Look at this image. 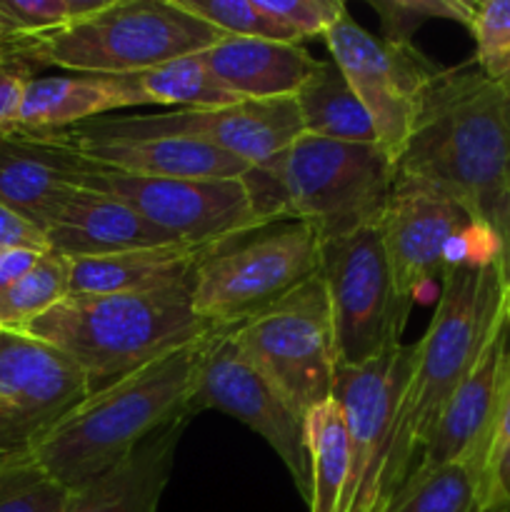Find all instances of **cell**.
Instances as JSON below:
<instances>
[{
	"instance_id": "1",
	"label": "cell",
	"mask_w": 510,
	"mask_h": 512,
	"mask_svg": "<svg viewBox=\"0 0 510 512\" xmlns=\"http://www.w3.org/2000/svg\"><path fill=\"white\" fill-rule=\"evenodd\" d=\"M413 178L453 198L493 233L510 198V128L503 88L473 65L443 68L430 85L408 143L395 163Z\"/></svg>"
},
{
	"instance_id": "2",
	"label": "cell",
	"mask_w": 510,
	"mask_h": 512,
	"mask_svg": "<svg viewBox=\"0 0 510 512\" xmlns=\"http://www.w3.org/2000/svg\"><path fill=\"white\" fill-rule=\"evenodd\" d=\"M503 313V285L495 258L453 265L440 280V298L423 338L415 343L413 375L400 403L383 500L408 480L458 385L480 358Z\"/></svg>"
},
{
	"instance_id": "3",
	"label": "cell",
	"mask_w": 510,
	"mask_h": 512,
	"mask_svg": "<svg viewBox=\"0 0 510 512\" xmlns=\"http://www.w3.org/2000/svg\"><path fill=\"white\" fill-rule=\"evenodd\" d=\"M203 338L90 393L40 440L33 458L75 493L118 468L160 428L190 418V385Z\"/></svg>"
},
{
	"instance_id": "4",
	"label": "cell",
	"mask_w": 510,
	"mask_h": 512,
	"mask_svg": "<svg viewBox=\"0 0 510 512\" xmlns=\"http://www.w3.org/2000/svg\"><path fill=\"white\" fill-rule=\"evenodd\" d=\"M193 308V278L145 293L68 295L25 333L83 370L90 393L210 333Z\"/></svg>"
},
{
	"instance_id": "5",
	"label": "cell",
	"mask_w": 510,
	"mask_h": 512,
	"mask_svg": "<svg viewBox=\"0 0 510 512\" xmlns=\"http://www.w3.org/2000/svg\"><path fill=\"white\" fill-rule=\"evenodd\" d=\"M223 38L175 0H108L68 28L18 40L38 68L55 65L68 73L133 75L203 53Z\"/></svg>"
},
{
	"instance_id": "6",
	"label": "cell",
	"mask_w": 510,
	"mask_h": 512,
	"mask_svg": "<svg viewBox=\"0 0 510 512\" xmlns=\"http://www.w3.org/2000/svg\"><path fill=\"white\" fill-rule=\"evenodd\" d=\"M288 220L310 225L320 243L378 228L398 170L378 148L300 135L278 153Z\"/></svg>"
},
{
	"instance_id": "7",
	"label": "cell",
	"mask_w": 510,
	"mask_h": 512,
	"mask_svg": "<svg viewBox=\"0 0 510 512\" xmlns=\"http://www.w3.org/2000/svg\"><path fill=\"white\" fill-rule=\"evenodd\" d=\"M320 273V238L290 220L210 250L193 275V308L210 328H235Z\"/></svg>"
},
{
	"instance_id": "8",
	"label": "cell",
	"mask_w": 510,
	"mask_h": 512,
	"mask_svg": "<svg viewBox=\"0 0 510 512\" xmlns=\"http://www.w3.org/2000/svg\"><path fill=\"white\" fill-rule=\"evenodd\" d=\"M230 338L303 418L333 398L340 360L320 273L273 308L230 328Z\"/></svg>"
},
{
	"instance_id": "9",
	"label": "cell",
	"mask_w": 510,
	"mask_h": 512,
	"mask_svg": "<svg viewBox=\"0 0 510 512\" xmlns=\"http://www.w3.org/2000/svg\"><path fill=\"white\" fill-rule=\"evenodd\" d=\"M320 278L340 365L358 368L403 345L413 303L395 288L378 228L320 243Z\"/></svg>"
},
{
	"instance_id": "10",
	"label": "cell",
	"mask_w": 510,
	"mask_h": 512,
	"mask_svg": "<svg viewBox=\"0 0 510 512\" xmlns=\"http://www.w3.org/2000/svg\"><path fill=\"white\" fill-rule=\"evenodd\" d=\"M395 288L413 303L425 285L473 258H495V238L465 208L413 178H395L378 223Z\"/></svg>"
},
{
	"instance_id": "11",
	"label": "cell",
	"mask_w": 510,
	"mask_h": 512,
	"mask_svg": "<svg viewBox=\"0 0 510 512\" xmlns=\"http://www.w3.org/2000/svg\"><path fill=\"white\" fill-rule=\"evenodd\" d=\"M323 40L330 60L368 110L380 150L398 163L425 95L443 68L425 58L413 43L375 38L350 15L330 28Z\"/></svg>"
},
{
	"instance_id": "12",
	"label": "cell",
	"mask_w": 510,
	"mask_h": 512,
	"mask_svg": "<svg viewBox=\"0 0 510 512\" xmlns=\"http://www.w3.org/2000/svg\"><path fill=\"white\" fill-rule=\"evenodd\" d=\"M415 345H400L358 368L340 365L333 398L348 433V483L340 512H380L400 403L413 375Z\"/></svg>"
},
{
	"instance_id": "13",
	"label": "cell",
	"mask_w": 510,
	"mask_h": 512,
	"mask_svg": "<svg viewBox=\"0 0 510 512\" xmlns=\"http://www.w3.org/2000/svg\"><path fill=\"white\" fill-rule=\"evenodd\" d=\"M188 410L190 415L200 410H223L248 425L278 453L293 475L295 488L308 503L310 465L303 415L295 413L263 373L240 353L230 338V328H213L200 343Z\"/></svg>"
},
{
	"instance_id": "14",
	"label": "cell",
	"mask_w": 510,
	"mask_h": 512,
	"mask_svg": "<svg viewBox=\"0 0 510 512\" xmlns=\"http://www.w3.org/2000/svg\"><path fill=\"white\" fill-rule=\"evenodd\" d=\"M83 140L193 138L215 145L248 165L283 153L303 135L295 98L240 100L220 108H175L170 113L98 118L68 130Z\"/></svg>"
},
{
	"instance_id": "15",
	"label": "cell",
	"mask_w": 510,
	"mask_h": 512,
	"mask_svg": "<svg viewBox=\"0 0 510 512\" xmlns=\"http://www.w3.org/2000/svg\"><path fill=\"white\" fill-rule=\"evenodd\" d=\"M83 188L115 195L178 243L223 245L253 230L268 228L255 220L240 178H143L93 163L83 178Z\"/></svg>"
},
{
	"instance_id": "16",
	"label": "cell",
	"mask_w": 510,
	"mask_h": 512,
	"mask_svg": "<svg viewBox=\"0 0 510 512\" xmlns=\"http://www.w3.org/2000/svg\"><path fill=\"white\" fill-rule=\"evenodd\" d=\"M90 395L83 370L28 333L0 330V465L30 458Z\"/></svg>"
},
{
	"instance_id": "17",
	"label": "cell",
	"mask_w": 510,
	"mask_h": 512,
	"mask_svg": "<svg viewBox=\"0 0 510 512\" xmlns=\"http://www.w3.org/2000/svg\"><path fill=\"white\" fill-rule=\"evenodd\" d=\"M508 378L510 335L503 313H500L488 345L445 405L433 430V438L415 463L413 473H428V470L448 463H465L475 470L480 483L485 445H488L490 428H493Z\"/></svg>"
},
{
	"instance_id": "18",
	"label": "cell",
	"mask_w": 510,
	"mask_h": 512,
	"mask_svg": "<svg viewBox=\"0 0 510 512\" xmlns=\"http://www.w3.org/2000/svg\"><path fill=\"white\" fill-rule=\"evenodd\" d=\"M93 168L68 133H0V203L45 230Z\"/></svg>"
},
{
	"instance_id": "19",
	"label": "cell",
	"mask_w": 510,
	"mask_h": 512,
	"mask_svg": "<svg viewBox=\"0 0 510 512\" xmlns=\"http://www.w3.org/2000/svg\"><path fill=\"white\" fill-rule=\"evenodd\" d=\"M50 253L65 260L103 258L140 248L178 243L173 235L155 228L115 195L93 188H75L60 213L45 230Z\"/></svg>"
},
{
	"instance_id": "20",
	"label": "cell",
	"mask_w": 510,
	"mask_h": 512,
	"mask_svg": "<svg viewBox=\"0 0 510 512\" xmlns=\"http://www.w3.org/2000/svg\"><path fill=\"white\" fill-rule=\"evenodd\" d=\"M135 105H148L135 75H35L25 85L15 130L38 135L65 133Z\"/></svg>"
},
{
	"instance_id": "21",
	"label": "cell",
	"mask_w": 510,
	"mask_h": 512,
	"mask_svg": "<svg viewBox=\"0 0 510 512\" xmlns=\"http://www.w3.org/2000/svg\"><path fill=\"white\" fill-rule=\"evenodd\" d=\"M200 58L215 80L238 100L295 98L318 65L303 43L228 35L203 50Z\"/></svg>"
},
{
	"instance_id": "22",
	"label": "cell",
	"mask_w": 510,
	"mask_h": 512,
	"mask_svg": "<svg viewBox=\"0 0 510 512\" xmlns=\"http://www.w3.org/2000/svg\"><path fill=\"white\" fill-rule=\"evenodd\" d=\"M70 140L90 163L143 178L228 180L248 170L245 160L193 138L83 140L70 135Z\"/></svg>"
},
{
	"instance_id": "23",
	"label": "cell",
	"mask_w": 510,
	"mask_h": 512,
	"mask_svg": "<svg viewBox=\"0 0 510 512\" xmlns=\"http://www.w3.org/2000/svg\"><path fill=\"white\" fill-rule=\"evenodd\" d=\"M185 425L173 420L143 440L118 468L75 490L65 512H158Z\"/></svg>"
},
{
	"instance_id": "24",
	"label": "cell",
	"mask_w": 510,
	"mask_h": 512,
	"mask_svg": "<svg viewBox=\"0 0 510 512\" xmlns=\"http://www.w3.org/2000/svg\"><path fill=\"white\" fill-rule=\"evenodd\" d=\"M213 248L218 245L170 243L103 258L68 260L70 295L145 293L185 283Z\"/></svg>"
},
{
	"instance_id": "25",
	"label": "cell",
	"mask_w": 510,
	"mask_h": 512,
	"mask_svg": "<svg viewBox=\"0 0 510 512\" xmlns=\"http://www.w3.org/2000/svg\"><path fill=\"white\" fill-rule=\"evenodd\" d=\"M295 105L303 135L340 143L378 145L368 110L333 60H318L310 78L295 93Z\"/></svg>"
},
{
	"instance_id": "26",
	"label": "cell",
	"mask_w": 510,
	"mask_h": 512,
	"mask_svg": "<svg viewBox=\"0 0 510 512\" xmlns=\"http://www.w3.org/2000/svg\"><path fill=\"white\" fill-rule=\"evenodd\" d=\"M310 465V512H340L348 483V433L335 398L315 405L303 418Z\"/></svg>"
},
{
	"instance_id": "27",
	"label": "cell",
	"mask_w": 510,
	"mask_h": 512,
	"mask_svg": "<svg viewBox=\"0 0 510 512\" xmlns=\"http://www.w3.org/2000/svg\"><path fill=\"white\" fill-rule=\"evenodd\" d=\"M145 103L178 105V108H220L240 103L215 80L200 53L183 55L158 68L133 73Z\"/></svg>"
},
{
	"instance_id": "28",
	"label": "cell",
	"mask_w": 510,
	"mask_h": 512,
	"mask_svg": "<svg viewBox=\"0 0 510 512\" xmlns=\"http://www.w3.org/2000/svg\"><path fill=\"white\" fill-rule=\"evenodd\" d=\"M383 512H483L478 475L465 463H448L413 473Z\"/></svg>"
},
{
	"instance_id": "29",
	"label": "cell",
	"mask_w": 510,
	"mask_h": 512,
	"mask_svg": "<svg viewBox=\"0 0 510 512\" xmlns=\"http://www.w3.org/2000/svg\"><path fill=\"white\" fill-rule=\"evenodd\" d=\"M68 295V260L55 253H43L28 273L0 290V330L25 333L40 315Z\"/></svg>"
},
{
	"instance_id": "30",
	"label": "cell",
	"mask_w": 510,
	"mask_h": 512,
	"mask_svg": "<svg viewBox=\"0 0 510 512\" xmlns=\"http://www.w3.org/2000/svg\"><path fill=\"white\" fill-rule=\"evenodd\" d=\"M70 498L33 455L0 465V512H65Z\"/></svg>"
},
{
	"instance_id": "31",
	"label": "cell",
	"mask_w": 510,
	"mask_h": 512,
	"mask_svg": "<svg viewBox=\"0 0 510 512\" xmlns=\"http://www.w3.org/2000/svg\"><path fill=\"white\" fill-rule=\"evenodd\" d=\"M185 13L200 18L228 38H260L300 43L293 30L258 8L255 0H175Z\"/></svg>"
},
{
	"instance_id": "32",
	"label": "cell",
	"mask_w": 510,
	"mask_h": 512,
	"mask_svg": "<svg viewBox=\"0 0 510 512\" xmlns=\"http://www.w3.org/2000/svg\"><path fill=\"white\" fill-rule=\"evenodd\" d=\"M465 28L475 38V68L490 83L510 85V0H480Z\"/></svg>"
},
{
	"instance_id": "33",
	"label": "cell",
	"mask_w": 510,
	"mask_h": 512,
	"mask_svg": "<svg viewBox=\"0 0 510 512\" xmlns=\"http://www.w3.org/2000/svg\"><path fill=\"white\" fill-rule=\"evenodd\" d=\"M108 0H0V33L38 38L93 15Z\"/></svg>"
},
{
	"instance_id": "34",
	"label": "cell",
	"mask_w": 510,
	"mask_h": 512,
	"mask_svg": "<svg viewBox=\"0 0 510 512\" xmlns=\"http://www.w3.org/2000/svg\"><path fill=\"white\" fill-rule=\"evenodd\" d=\"M480 503L483 512H510V378L480 465Z\"/></svg>"
},
{
	"instance_id": "35",
	"label": "cell",
	"mask_w": 510,
	"mask_h": 512,
	"mask_svg": "<svg viewBox=\"0 0 510 512\" xmlns=\"http://www.w3.org/2000/svg\"><path fill=\"white\" fill-rule=\"evenodd\" d=\"M370 8L378 13L383 38L390 43H410L415 30L435 18L468 25L473 13V3L465 0H373Z\"/></svg>"
},
{
	"instance_id": "36",
	"label": "cell",
	"mask_w": 510,
	"mask_h": 512,
	"mask_svg": "<svg viewBox=\"0 0 510 512\" xmlns=\"http://www.w3.org/2000/svg\"><path fill=\"white\" fill-rule=\"evenodd\" d=\"M263 13L293 30L298 40L325 38L348 15L343 0H255Z\"/></svg>"
},
{
	"instance_id": "37",
	"label": "cell",
	"mask_w": 510,
	"mask_h": 512,
	"mask_svg": "<svg viewBox=\"0 0 510 512\" xmlns=\"http://www.w3.org/2000/svg\"><path fill=\"white\" fill-rule=\"evenodd\" d=\"M38 65L23 53L20 40L13 35L0 38V133L15 130L20 100H23L25 85L35 78Z\"/></svg>"
},
{
	"instance_id": "38",
	"label": "cell",
	"mask_w": 510,
	"mask_h": 512,
	"mask_svg": "<svg viewBox=\"0 0 510 512\" xmlns=\"http://www.w3.org/2000/svg\"><path fill=\"white\" fill-rule=\"evenodd\" d=\"M0 250H33V253H50L48 238L30 220L0 203Z\"/></svg>"
},
{
	"instance_id": "39",
	"label": "cell",
	"mask_w": 510,
	"mask_h": 512,
	"mask_svg": "<svg viewBox=\"0 0 510 512\" xmlns=\"http://www.w3.org/2000/svg\"><path fill=\"white\" fill-rule=\"evenodd\" d=\"M493 238H495V265H498L500 285H503V293H505V290H510V198L505 200L503 210H500L498 220H495Z\"/></svg>"
},
{
	"instance_id": "40",
	"label": "cell",
	"mask_w": 510,
	"mask_h": 512,
	"mask_svg": "<svg viewBox=\"0 0 510 512\" xmlns=\"http://www.w3.org/2000/svg\"><path fill=\"white\" fill-rule=\"evenodd\" d=\"M40 255L43 253H33V250H0V290L28 273L38 263Z\"/></svg>"
},
{
	"instance_id": "41",
	"label": "cell",
	"mask_w": 510,
	"mask_h": 512,
	"mask_svg": "<svg viewBox=\"0 0 510 512\" xmlns=\"http://www.w3.org/2000/svg\"><path fill=\"white\" fill-rule=\"evenodd\" d=\"M503 318H505V325H508V335H510V290H505L503 293Z\"/></svg>"
},
{
	"instance_id": "42",
	"label": "cell",
	"mask_w": 510,
	"mask_h": 512,
	"mask_svg": "<svg viewBox=\"0 0 510 512\" xmlns=\"http://www.w3.org/2000/svg\"><path fill=\"white\" fill-rule=\"evenodd\" d=\"M503 103H505V118H508V128H510V85L503 88Z\"/></svg>"
},
{
	"instance_id": "43",
	"label": "cell",
	"mask_w": 510,
	"mask_h": 512,
	"mask_svg": "<svg viewBox=\"0 0 510 512\" xmlns=\"http://www.w3.org/2000/svg\"><path fill=\"white\" fill-rule=\"evenodd\" d=\"M0 38H3V33H0Z\"/></svg>"
},
{
	"instance_id": "44",
	"label": "cell",
	"mask_w": 510,
	"mask_h": 512,
	"mask_svg": "<svg viewBox=\"0 0 510 512\" xmlns=\"http://www.w3.org/2000/svg\"><path fill=\"white\" fill-rule=\"evenodd\" d=\"M380 512H383V510H380Z\"/></svg>"
}]
</instances>
